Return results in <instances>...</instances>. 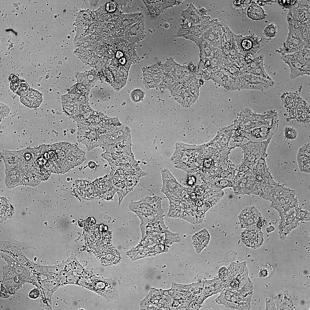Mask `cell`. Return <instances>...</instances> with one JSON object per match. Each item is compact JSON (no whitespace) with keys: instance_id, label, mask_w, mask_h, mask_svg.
Masks as SVG:
<instances>
[{"instance_id":"26","label":"cell","mask_w":310,"mask_h":310,"mask_svg":"<svg viewBox=\"0 0 310 310\" xmlns=\"http://www.w3.org/2000/svg\"><path fill=\"white\" fill-rule=\"evenodd\" d=\"M146 5L149 15L152 17L158 16L164 9L162 6L163 1H142Z\"/></svg>"},{"instance_id":"5","label":"cell","mask_w":310,"mask_h":310,"mask_svg":"<svg viewBox=\"0 0 310 310\" xmlns=\"http://www.w3.org/2000/svg\"><path fill=\"white\" fill-rule=\"evenodd\" d=\"M271 202L270 207L278 212L281 219L295 216L299 206L295 190L286 187Z\"/></svg>"},{"instance_id":"4","label":"cell","mask_w":310,"mask_h":310,"mask_svg":"<svg viewBox=\"0 0 310 310\" xmlns=\"http://www.w3.org/2000/svg\"><path fill=\"white\" fill-rule=\"evenodd\" d=\"M79 285L102 296L108 302L119 299L115 281L111 278L94 276L80 282Z\"/></svg>"},{"instance_id":"25","label":"cell","mask_w":310,"mask_h":310,"mask_svg":"<svg viewBox=\"0 0 310 310\" xmlns=\"http://www.w3.org/2000/svg\"><path fill=\"white\" fill-rule=\"evenodd\" d=\"M194 242L195 248L198 253L201 252L208 244L210 240V235L204 229L195 234Z\"/></svg>"},{"instance_id":"15","label":"cell","mask_w":310,"mask_h":310,"mask_svg":"<svg viewBox=\"0 0 310 310\" xmlns=\"http://www.w3.org/2000/svg\"><path fill=\"white\" fill-rule=\"evenodd\" d=\"M281 98L288 113V119H295L297 107L303 99L297 93L291 92L284 93Z\"/></svg>"},{"instance_id":"23","label":"cell","mask_w":310,"mask_h":310,"mask_svg":"<svg viewBox=\"0 0 310 310\" xmlns=\"http://www.w3.org/2000/svg\"><path fill=\"white\" fill-rule=\"evenodd\" d=\"M295 119L299 122L308 123L310 121V106L304 100L299 104L296 111Z\"/></svg>"},{"instance_id":"35","label":"cell","mask_w":310,"mask_h":310,"mask_svg":"<svg viewBox=\"0 0 310 310\" xmlns=\"http://www.w3.org/2000/svg\"><path fill=\"white\" fill-rule=\"evenodd\" d=\"M20 83V78L17 80L10 81L9 88L11 90L16 94L18 88Z\"/></svg>"},{"instance_id":"6","label":"cell","mask_w":310,"mask_h":310,"mask_svg":"<svg viewBox=\"0 0 310 310\" xmlns=\"http://www.w3.org/2000/svg\"><path fill=\"white\" fill-rule=\"evenodd\" d=\"M278 114L275 110L265 112L262 114L253 112L249 108L241 111L237 118L245 131L263 125L270 124L277 121Z\"/></svg>"},{"instance_id":"22","label":"cell","mask_w":310,"mask_h":310,"mask_svg":"<svg viewBox=\"0 0 310 310\" xmlns=\"http://www.w3.org/2000/svg\"><path fill=\"white\" fill-rule=\"evenodd\" d=\"M18 152L26 168L35 173L36 169L34 162L35 157L34 148L28 147L18 150Z\"/></svg>"},{"instance_id":"14","label":"cell","mask_w":310,"mask_h":310,"mask_svg":"<svg viewBox=\"0 0 310 310\" xmlns=\"http://www.w3.org/2000/svg\"><path fill=\"white\" fill-rule=\"evenodd\" d=\"M240 40L239 52L244 57L248 54L254 55L261 49V38L255 34L242 37Z\"/></svg>"},{"instance_id":"13","label":"cell","mask_w":310,"mask_h":310,"mask_svg":"<svg viewBox=\"0 0 310 310\" xmlns=\"http://www.w3.org/2000/svg\"><path fill=\"white\" fill-rule=\"evenodd\" d=\"M238 218L241 228L247 229L257 226L262 219V215L255 207L251 206L242 210Z\"/></svg>"},{"instance_id":"29","label":"cell","mask_w":310,"mask_h":310,"mask_svg":"<svg viewBox=\"0 0 310 310\" xmlns=\"http://www.w3.org/2000/svg\"><path fill=\"white\" fill-rule=\"evenodd\" d=\"M20 80L19 86L16 94L20 96L27 93L31 89L25 80L20 78Z\"/></svg>"},{"instance_id":"20","label":"cell","mask_w":310,"mask_h":310,"mask_svg":"<svg viewBox=\"0 0 310 310\" xmlns=\"http://www.w3.org/2000/svg\"><path fill=\"white\" fill-rule=\"evenodd\" d=\"M310 144L307 143L300 148L297 156L298 165L301 172L310 173Z\"/></svg>"},{"instance_id":"42","label":"cell","mask_w":310,"mask_h":310,"mask_svg":"<svg viewBox=\"0 0 310 310\" xmlns=\"http://www.w3.org/2000/svg\"><path fill=\"white\" fill-rule=\"evenodd\" d=\"M99 1H89V2L91 7H95Z\"/></svg>"},{"instance_id":"38","label":"cell","mask_w":310,"mask_h":310,"mask_svg":"<svg viewBox=\"0 0 310 310\" xmlns=\"http://www.w3.org/2000/svg\"><path fill=\"white\" fill-rule=\"evenodd\" d=\"M40 294L39 290L37 289H34L32 290L29 294V297L32 299H36L38 297Z\"/></svg>"},{"instance_id":"21","label":"cell","mask_w":310,"mask_h":310,"mask_svg":"<svg viewBox=\"0 0 310 310\" xmlns=\"http://www.w3.org/2000/svg\"><path fill=\"white\" fill-rule=\"evenodd\" d=\"M20 100L22 103L28 107L37 108L42 103L43 95L38 91L31 89L25 94L20 96Z\"/></svg>"},{"instance_id":"3","label":"cell","mask_w":310,"mask_h":310,"mask_svg":"<svg viewBox=\"0 0 310 310\" xmlns=\"http://www.w3.org/2000/svg\"><path fill=\"white\" fill-rule=\"evenodd\" d=\"M281 57L289 68L291 80L305 75H310V46L283 55Z\"/></svg>"},{"instance_id":"30","label":"cell","mask_w":310,"mask_h":310,"mask_svg":"<svg viewBox=\"0 0 310 310\" xmlns=\"http://www.w3.org/2000/svg\"><path fill=\"white\" fill-rule=\"evenodd\" d=\"M284 138L288 140H293L296 139L297 135V131L293 127H286L284 131Z\"/></svg>"},{"instance_id":"10","label":"cell","mask_w":310,"mask_h":310,"mask_svg":"<svg viewBox=\"0 0 310 310\" xmlns=\"http://www.w3.org/2000/svg\"><path fill=\"white\" fill-rule=\"evenodd\" d=\"M278 121L252 128L245 131L246 138L249 141L260 142L272 138L277 130Z\"/></svg>"},{"instance_id":"19","label":"cell","mask_w":310,"mask_h":310,"mask_svg":"<svg viewBox=\"0 0 310 310\" xmlns=\"http://www.w3.org/2000/svg\"><path fill=\"white\" fill-rule=\"evenodd\" d=\"M264 56L261 54L257 56L245 67V73L253 74L272 79L265 70L264 65Z\"/></svg>"},{"instance_id":"27","label":"cell","mask_w":310,"mask_h":310,"mask_svg":"<svg viewBox=\"0 0 310 310\" xmlns=\"http://www.w3.org/2000/svg\"><path fill=\"white\" fill-rule=\"evenodd\" d=\"M41 181L37 174L27 169L23 179V185L34 187L40 184Z\"/></svg>"},{"instance_id":"18","label":"cell","mask_w":310,"mask_h":310,"mask_svg":"<svg viewBox=\"0 0 310 310\" xmlns=\"http://www.w3.org/2000/svg\"><path fill=\"white\" fill-rule=\"evenodd\" d=\"M285 187L284 185L277 183L274 181L266 182L262 184L258 195L271 201Z\"/></svg>"},{"instance_id":"7","label":"cell","mask_w":310,"mask_h":310,"mask_svg":"<svg viewBox=\"0 0 310 310\" xmlns=\"http://www.w3.org/2000/svg\"><path fill=\"white\" fill-rule=\"evenodd\" d=\"M195 151V146L177 143L170 160L177 168L193 174L196 162Z\"/></svg>"},{"instance_id":"31","label":"cell","mask_w":310,"mask_h":310,"mask_svg":"<svg viewBox=\"0 0 310 310\" xmlns=\"http://www.w3.org/2000/svg\"><path fill=\"white\" fill-rule=\"evenodd\" d=\"M264 34L267 38H273L277 35L276 26L273 23L268 25L264 30Z\"/></svg>"},{"instance_id":"28","label":"cell","mask_w":310,"mask_h":310,"mask_svg":"<svg viewBox=\"0 0 310 310\" xmlns=\"http://www.w3.org/2000/svg\"><path fill=\"white\" fill-rule=\"evenodd\" d=\"M248 17L254 20H259L264 19L265 14L263 9L260 6L253 4L250 5L247 10Z\"/></svg>"},{"instance_id":"1","label":"cell","mask_w":310,"mask_h":310,"mask_svg":"<svg viewBox=\"0 0 310 310\" xmlns=\"http://www.w3.org/2000/svg\"><path fill=\"white\" fill-rule=\"evenodd\" d=\"M37 153L44 159L46 168L51 173L64 174L72 162L71 150L63 142L42 144L36 147Z\"/></svg>"},{"instance_id":"16","label":"cell","mask_w":310,"mask_h":310,"mask_svg":"<svg viewBox=\"0 0 310 310\" xmlns=\"http://www.w3.org/2000/svg\"><path fill=\"white\" fill-rule=\"evenodd\" d=\"M238 78H235L221 69L210 73V79L228 90L233 91Z\"/></svg>"},{"instance_id":"24","label":"cell","mask_w":310,"mask_h":310,"mask_svg":"<svg viewBox=\"0 0 310 310\" xmlns=\"http://www.w3.org/2000/svg\"><path fill=\"white\" fill-rule=\"evenodd\" d=\"M298 222L295 216L281 219L278 227L280 235L281 236L286 237L291 230L297 227Z\"/></svg>"},{"instance_id":"40","label":"cell","mask_w":310,"mask_h":310,"mask_svg":"<svg viewBox=\"0 0 310 310\" xmlns=\"http://www.w3.org/2000/svg\"><path fill=\"white\" fill-rule=\"evenodd\" d=\"M265 221L261 219L257 223V226L258 228H261L262 227H264L265 226Z\"/></svg>"},{"instance_id":"34","label":"cell","mask_w":310,"mask_h":310,"mask_svg":"<svg viewBox=\"0 0 310 310\" xmlns=\"http://www.w3.org/2000/svg\"><path fill=\"white\" fill-rule=\"evenodd\" d=\"M0 119L1 122L3 119L9 116L10 110L8 106L2 102H0Z\"/></svg>"},{"instance_id":"33","label":"cell","mask_w":310,"mask_h":310,"mask_svg":"<svg viewBox=\"0 0 310 310\" xmlns=\"http://www.w3.org/2000/svg\"><path fill=\"white\" fill-rule=\"evenodd\" d=\"M144 92L142 90L136 89L133 91L131 94V98L134 102H139L144 98Z\"/></svg>"},{"instance_id":"32","label":"cell","mask_w":310,"mask_h":310,"mask_svg":"<svg viewBox=\"0 0 310 310\" xmlns=\"http://www.w3.org/2000/svg\"><path fill=\"white\" fill-rule=\"evenodd\" d=\"M295 217L298 221H309L310 219V214L307 211L303 210L299 207Z\"/></svg>"},{"instance_id":"41","label":"cell","mask_w":310,"mask_h":310,"mask_svg":"<svg viewBox=\"0 0 310 310\" xmlns=\"http://www.w3.org/2000/svg\"><path fill=\"white\" fill-rule=\"evenodd\" d=\"M19 79L17 76L13 74L10 75L8 77V79L10 81L17 80Z\"/></svg>"},{"instance_id":"12","label":"cell","mask_w":310,"mask_h":310,"mask_svg":"<svg viewBox=\"0 0 310 310\" xmlns=\"http://www.w3.org/2000/svg\"><path fill=\"white\" fill-rule=\"evenodd\" d=\"M241 239L247 246L253 249L260 247L264 241V237L261 228L257 226L245 229L241 233Z\"/></svg>"},{"instance_id":"17","label":"cell","mask_w":310,"mask_h":310,"mask_svg":"<svg viewBox=\"0 0 310 310\" xmlns=\"http://www.w3.org/2000/svg\"><path fill=\"white\" fill-rule=\"evenodd\" d=\"M162 180L161 191L165 195L173 193L180 189L182 185L180 184L176 179L167 168L161 170Z\"/></svg>"},{"instance_id":"37","label":"cell","mask_w":310,"mask_h":310,"mask_svg":"<svg viewBox=\"0 0 310 310\" xmlns=\"http://www.w3.org/2000/svg\"><path fill=\"white\" fill-rule=\"evenodd\" d=\"M295 0H279V3L286 8H288L297 2Z\"/></svg>"},{"instance_id":"39","label":"cell","mask_w":310,"mask_h":310,"mask_svg":"<svg viewBox=\"0 0 310 310\" xmlns=\"http://www.w3.org/2000/svg\"><path fill=\"white\" fill-rule=\"evenodd\" d=\"M245 61L247 64L250 63L254 59V55L251 54H246L244 57Z\"/></svg>"},{"instance_id":"11","label":"cell","mask_w":310,"mask_h":310,"mask_svg":"<svg viewBox=\"0 0 310 310\" xmlns=\"http://www.w3.org/2000/svg\"><path fill=\"white\" fill-rule=\"evenodd\" d=\"M26 170L24 163L5 168L4 183L5 187L11 190L23 185V179Z\"/></svg>"},{"instance_id":"9","label":"cell","mask_w":310,"mask_h":310,"mask_svg":"<svg viewBox=\"0 0 310 310\" xmlns=\"http://www.w3.org/2000/svg\"><path fill=\"white\" fill-rule=\"evenodd\" d=\"M274 84V82L272 79L245 73L239 78L237 90L248 89L263 91L272 88Z\"/></svg>"},{"instance_id":"2","label":"cell","mask_w":310,"mask_h":310,"mask_svg":"<svg viewBox=\"0 0 310 310\" xmlns=\"http://www.w3.org/2000/svg\"><path fill=\"white\" fill-rule=\"evenodd\" d=\"M146 174L138 165H132L116 169L113 175V182L118 194L119 205L126 195L137 185L140 178Z\"/></svg>"},{"instance_id":"36","label":"cell","mask_w":310,"mask_h":310,"mask_svg":"<svg viewBox=\"0 0 310 310\" xmlns=\"http://www.w3.org/2000/svg\"><path fill=\"white\" fill-rule=\"evenodd\" d=\"M117 8L116 3L114 1H110L106 4L105 6L106 10L108 12H112L116 10Z\"/></svg>"},{"instance_id":"8","label":"cell","mask_w":310,"mask_h":310,"mask_svg":"<svg viewBox=\"0 0 310 310\" xmlns=\"http://www.w3.org/2000/svg\"><path fill=\"white\" fill-rule=\"evenodd\" d=\"M162 201L161 198L157 196L146 197L138 201L131 202L129 208L137 215L163 216Z\"/></svg>"}]
</instances>
